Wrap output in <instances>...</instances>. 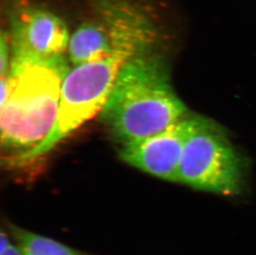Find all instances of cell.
I'll return each instance as SVG.
<instances>
[{
  "label": "cell",
  "instance_id": "obj_1",
  "mask_svg": "<svg viewBox=\"0 0 256 255\" xmlns=\"http://www.w3.org/2000/svg\"><path fill=\"white\" fill-rule=\"evenodd\" d=\"M102 113L121 144L161 132L188 116L172 87L166 62L155 50L124 64Z\"/></svg>",
  "mask_w": 256,
  "mask_h": 255
},
{
  "label": "cell",
  "instance_id": "obj_2",
  "mask_svg": "<svg viewBox=\"0 0 256 255\" xmlns=\"http://www.w3.org/2000/svg\"><path fill=\"white\" fill-rule=\"evenodd\" d=\"M69 72L65 56H11L7 75L10 96L0 113L1 144L6 150H14L11 158L36 148L48 135Z\"/></svg>",
  "mask_w": 256,
  "mask_h": 255
},
{
  "label": "cell",
  "instance_id": "obj_3",
  "mask_svg": "<svg viewBox=\"0 0 256 255\" xmlns=\"http://www.w3.org/2000/svg\"><path fill=\"white\" fill-rule=\"evenodd\" d=\"M92 2L86 18L70 35L68 60L74 66L155 50L161 32L147 8L134 0Z\"/></svg>",
  "mask_w": 256,
  "mask_h": 255
},
{
  "label": "cell",
  "instance_id": "obj_4",
  "mask_svg": "<svg viewBox=\"0 0 256 255\" xmlns=\"http://www.w3.org/2000/svg\"><path fill=\"white\" fill-rule=\"evenodd\" d=\"M133 56L126 53L117 54L70 70L63 82L51 131L36 148L11 158L12 164L26 162L48 154L83 124L102 112L121 68Z\"/></svg>",
  "mask_w": 256,
  "mask_h": 255
},
{
  "label": "cell",
  "instance_id": "obj_5",
  "mask_svg": "<svg viewBox=\"0 0 256 255\" xmlns=\"http://www.w3.org/2000/svg\"><path fill=\"white\" fill-rule=\"evenodd\" d=\"M244 166L228 138L212 122L199 117L179 166L178 182L220 195L238 194Z\"/></svg>",
  "mask_w": 256,
  "mask_h": 255
},
{
  "label": "cell",
  "instance_id": "obj_6",
  "mask_svg": "<svg viewBox=\"0 0 256 255\" xmlns=\"http://www.w3.org/2000/svg\"><path fill=\"white\" fill-rule=\"evenodd\" d=\"M198 120V116H186L161 132L124 144L120 156L127 164L146 174L178 182L184 148Z\"/></svg>",
  "mask_w": 256,
  "mask_h": 255
},
{
  "label": "cell",
  "instance_id": "obj_7",
  "mask_svg": "<svg viewBox=\"0 0 256 255\" xmlns=\"http://www.w3.org/2000/svg\"><path fill=\"white\" fill-rule=\"evenodd\" d=\"M11 56L50 58L65 56L69 29L58 15L38 6H24L10 15Z\"/></svg>",
  "mask_w": 256,
  "mask_h": 255
},
{
  "label": "cell",
  "instance_id": "obj_8",
  "mask_svg": "<svg viewBox=\"0 0 256 255\" xmlns=\"http://www.w3.org/2000/svg\"><path fill=\"white\" fill-rule=\"evenodd\" d=\"M10 236L22 255H94L70 248L54 238L40 236L28 230L8 226Z\"/></svg>",
  "mask_w": 256,
  "mask_h": 255
},
{
  "label": "cell",
  "instance_id": "obj_9",
  "mask_svg": "<svg viewBox=\"0 0 256 255\" xmlns=\"http://www.w3.org/2000/svg\"><path fill=\"white\" fill-rule=\"evenodd\" d=\"M10 60H11V49H10L8 35L1 34L0 38V75L6 76L10 72Z\"/></svg>",
  "mask_w": 256,
  "mask_h": 255
},
{
  "label": "cell",
  "instance_id": "obj_10",
  "mask_svg": "<svg viewBox=\"0 0 256 255\" xmlns=\"http://www.w3.org/2000/svg\"><path fill=\"white\" fill-rule=\"evenodd\" d=\"M0 255H22L14 243L12 244L10 236L4 231L1 233V254Z\"/></svg>",
  "mask_w": 256,
  "mask_h": 255
},
{
  "label": "cell",
  "instance_id": "obj_11",
  "mask_svg": "<svg viewBox=\"0 0 256 255\" xmlns=\"http://www.w3.org/2000/svg\"><path fill=\"white\" fill-rule=\"evenodd\" d=\"M0 94H1V99H0V107H2L4 104L5 102H7L8 96H10V83L8 76L1 77L0 80Z\"/></svg>",
  "mask_w": 256,
  "mask_h": 255
}]
</instances>
